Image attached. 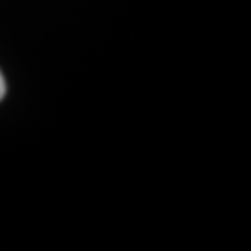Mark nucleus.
<instances>
[{
	"instance_id": "obj_1",
	"label": "nucleus",
	"mask_w": 251,
	"mask_h": 251,
	"mask_svg": "<svg viewBox=\"0 0 251 251\" xmlns=\"http://www.w3.org/2000/svg\"><path fill=\"white\" fill-rule=\"evenodd\" d=\"M4 93H6V82H4L2 73H0V100H2V97H4Z\"/></svg>"
}]
</instances>
